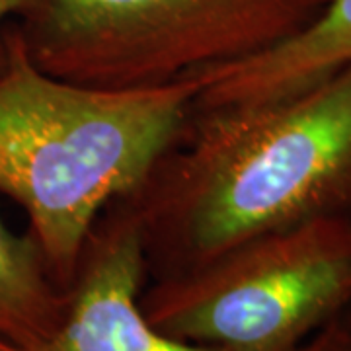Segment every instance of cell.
I'll list each match as a JSON object with an SVG mask.
<instances>
[{
	"label": "cell",
	"mask_w": 351,
	"mask_h": 351,
	"mask_svg": "<svg viewBox=\"0 0 351 351\" xmlns=\"http://www.w3.org/2000/svg\"><path fill=\"white\" fill-rule=\"evenodd\" d=\"M149 281L244 240L351 213V63L279 100L193 108L125 197Z\"/></svg>",
	"instance_id": "cell-1"
},
{
	"label": "cell",
	"mask_w": 351,
	"mask_h": 351,
	"mask_svg": "<svg viewBox=\"0 0 351 351\" xmlns=\"http://www.w3.org/2000/svg\"><path fill=\"white\" fill-rule=\"evenodd\" d=\"M199 88L195 75L131 90L69 82L39 69L6 25L0 195L25 213L61 287H71L101 211L137 188L180 135Z\"/></svg>",
	"instance_id": "cell-2"
},
{
	"label": "cell",
	"mask_w": 351,
	"mask_h": 351,
	"mask_svg": "<svg viewBox=\"0 0 351 351\" xmlns=\"http://www.w3.org/2000/svg\"><path fill=\"white\" fill-rule=\"evenodd\" d=\"M330 0H25L29 59L82 86H160L299 36Z\"/></svg>",
	"instance_id": "cell-3"
},
{
	"label": "cell",
	"mask_w": 351,
	"mask_h": 351,
	"mask_svg": "<svg viewBox=\"0 0 351 351\" xmlns=\"http://www.w3.org/2000/svg\"><path fill=\"white\" fill-rule=\"evenodd\" d=\"M350 304L351 213L244 240L141 293L156 330L225 351L295 350Z\"/></svg>",
	"instance_id": "cell-4"
},
{
	"label": "cell",
	"mask_w": 351,
	"mask_h": 351,
	"mask_svg": "<svg viewBox=\"0 0 351 351\" xmlns=\"http://www.w3.org/2000/svg\"><path fill=\"white\" fill-rule=\"evenodd\" d=\"M147 283L137 223L119 197L88 234L59 328L29 346L0 341V351H225L176 339L152 326L141 308Z\"/></svg>",
	"instance_id": "cell-5"
},
{
	"label": "cell",
	"mask_w": 351,
	"mask_h": 351,
	"mask_svg": "<svg viewBox=\"0 0 351 351\" xmlns=\"http://www.w3.org/2000/svg\"><path fill=\"white\" fill-rule=\"evenodd\" d=\"M351 63V0H330L306 29L239 63L197 73L195 108L254 106L297 94Z\"/></svg>",
	"instance_id": "cell-6"
},
{
	"label": "cell",
	"mask_w": 351,
	"mask_h": 351,
	"mask_svg": "<svg viewBox=\"0 0 351 351\" xmlns=\"http://www.w3.org/2000/svg\"><path fill=\"white\" fill-rule=\"evenodd\" d=\"M69 289L51 274L34 237L14 232L0 213V341L29 346L63 322Z\"/></svg>",
	"instance_id": "cell-7"
},
{
	"label": "cell",
	"mask_w": 351,
	"mask_h": 351,
	"mask_svg": "<svg viewBox=\"0 0 351 351\" xmlns=\"http://www.w3.org/2000/svg\"><path fill=\"white\" fill-rule=\"evenodd\" d=\"M291 351H351V304Z\"/></svg>",
	"instance_id": "cell-8"
},
{
	"label": "cell",
	"mask_w": 351,
	"mask_h": 351,
	"mask_svg": "<svg viewBox=\"0 0 351 351\" xmlns=\"http://www.w3.org/2000/svg\"><path fill=\"white\" fill-rule=\"evenodd\" d=\"M25 0H0V63L4 59V29L16 20Z\"/></svg>",
	"instance_id": "cell-9"
}]
</instances>
